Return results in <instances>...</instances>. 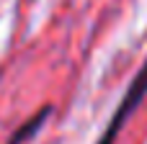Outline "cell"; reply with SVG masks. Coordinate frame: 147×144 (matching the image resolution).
Masks as SVG:
<instances>
[{"label": "cell", "mask_w": 147, "mask_h": 144, "mask_svg": "<svg viewBox=\"0 0 147 144\" xmlns=\"http://www.w3.org/2000/svg\"><path fill=\"white\" fill-rule=\"evenodd\" d=\"M145 95H147V59H145V64H142V70L134 75V80H132V85H129L127 95L121 98L119 108L114 111V116H111L109 126L103 129L101 139H98L96 144H114V142H116V134L121 131V126L127 124V119L137 111V106L145 100Z\"/></svg>", "instance_id": "6da1fadb"}, {"label": "cell", "mask_w": 147, "mask_h": 144, "mask_svg": "<svg viewBox=\"0 0 147 144\" xmlns=\"http://www.w3.org/2000/svg\"><path fill=\"white\" fill-rule=\"evenodd\" d=\"M49 113H52V106H44L39 113H34L26 124H21V126L13 131V137L8 139V144H23V142H28V139H31V137L44 126V121L49 119Z\"/></svg>", "instance_id": "7a4b0ae2"}]
</instances>
